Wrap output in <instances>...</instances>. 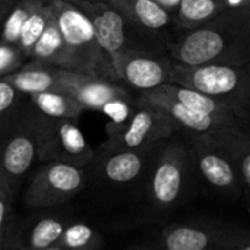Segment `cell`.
I'll use <instances>...</instances> for the list:
<instances>
[{
  "mask_svg": "<svg viewBox=\"0 0 250 250\" xmlns=\"http://www.w3.org/2000/svg\"><path fill=\"white\" fill-rule=\"evenodd\" d=\"M170 57L188 66L250 60V10L227 7L215 19L185 29L170 45Z\"/></svg>",
  "mask_w": 250,
  "mask_h": 250,
  "instance_id": "obj_1",
  "label": "cell"
},
{
  "mask_svg": "<svg viewBox=\"0 0 250 250\" xmlns=\"http://www.w3.org/2000/svg\"><path fill=\"white\" fill-rule=\"evenodd\" d=\"M64 44L63 69L119 81L110 56L100 45L89 18L72 0H51Z\"/></svg>",
  "mask_w": 250,
  "mask_h": 250,
  "instance_id": "obj_2",
  "label": "cell"
},
{
  "mask_svg": "<svg viewBox=\"0 0 250 250\" xmlns=\"http://www.w3.org/2000/svg\"><path fill=\"white\" fill-rule=\"evenodd\" d=\"M171 82L195 88L250 116V60L188 66L174 62Z\"/></svg>",
  "mask_w": 250,
  "mask_h": 250,
  "instance_id": "obj_3",
  "label": "cell"
},
{
  "mask_svg": "<svg viewBox=\"0 0 250 250\" xmlns=\"http://www.w3.org/2000/svg\"><path fill=\"white\" fill-rule=\"evenodd\" d=\"M28 114L35 133L40 161H63L85 167L94 158V152L78 127L76 120L50 117L32 105L28 107Z\"/></svg>",
  "mask_w": 250,
  "mask_h": 250,
  "instance_id": "obj_4",
  "label": "cell"
},
{
  "mask_svg": "<svg viewBox=\"0 0 250 250\" xmlns=\"http://www.w3.org/2000/svg\"><path fill=\"white\" fill-rule=\"evenodd\" d=\"M57 89L72 94L86 110L105 113L111 122L119 123L132 113V95L116 81L59 67Z\"/></svg>",
  "mask_w": 250,
  "mask_h": 250,
  "instance_id": "obj_5",
  "label": "cell"
},
{
  "mask_svg": "<svg viewBox=\"0 0 250 250\" xmlns=\"http://www.w3.org/2000/svg\"><path fill=\"white\" fill-rule=\"evenodd\" d=\"M37 160V141L26 107L7 120L0 132V177L12 196Z\"/></svg>",
  "mask_w": 250,
  "mask_h": 250,
  "instance_id": "obj_6",
  "label": "cell"
},
{
  "mask_svg": "<svg viewBox=\"0 0 250 250\" xmlns=\"http://www.w3.org/2000/svg\"><path fill=\"white\" fill-rule=\"evenodd\" d=\"M193 160L190 148L179 141L166 142L149 173V196L158 209H170L182 201Z\"/></svg>",
  "mask_w": 250,
  "mask_h": 250,
  "instance_id": "obj_7",
  "label": "cell"
},
{
  "mask_svg": "<svg viewBox=\"0 0 250 250\" xmlns=\"http://www.w3.org/2000/svg\"><path fill=\"white\" fill-rule=\"evenodd\" d=\"M176 129V125L163 111L146 104L135 103L127 119L108 125V141L104 148L105 151L145 148L167 141Z\"/></svg>",
  "mask_w": 250,
  "mask_h": 250,
  "instance_id": "obj_8",
  "label": "cell"
},
{
  "mask_svg": "<svg viewBox=\"0 0 250 250\" xmlns=\"http://www.w3.org/2000/svg\"><path fill=\"white\" fill-rule=\"evenodd\" d=\"M250 231L211 223H177L166 227L155 245L163 250H240Z\"/></svg>",
  "mask_w": 250,
  "mask_h": 250,
  "instance_id": "obj_9",
  "label": "cell"
},
{
  "mask_svg": "<svg viewBox=\"0 0 250 250\" xmlns=\"http://www.w3.org/2000/svg\"><path fill=\"white\" fill-rule=\"evenodd\" d=\"M85 180L82 167L63 161H47L32 176L23 201L29 208L54 207L78 195Z\"/></svg>",
  "mask_w": 250,
  "mask_h": 250,
  "instance_id": "obj_10",
  "label": "cell"
},
{
  "mask_svg": "<svg viewBox=\"0 0 250 250\" xmlns=\"http://www.w3.org/2000/svg\"><path fill=\"white\" fill-rule=\"evenodd\" d=\"M189 148L193 168L211 188L230 196L240 195L243 182L237 166L212 133L195 135Z\"/></svg>",
  "mask_w": 250,
  "mask_h": 250,
  "instance_id": "obj_11",
  "label": "cell"
},
{
  "mask_svg": "<svg viewBox=\"0 0 250 250\" xmlns=\"http://www.w3.org/2000/svg\"><path fill=\"white\" fill-rule=\"evenodd\" d=\"M138 104H146L151 105L164 114H167L171 122L176 125V127H180L189 133L195 135H209V133H218L227 129L233 127H242L246 123L230 120L224 117H215L209 116L201 111H196L193 108H189L188 105L182 104L171 95L166 94L163 89L152 88L148 91H142L138 100L135 101Z\"/></svg>",
  "mask_w": 250,
  "mask_h": 250,
  "instance_id": "obj_12",
  "label": "cell"
},
{
  "mask_svg": "<svg viewBox=\"0 0 250 250\" xmlns=\"http://www.w3.org/2000/svg\"><path fill=\"white\" fill-rule=\"evenodd\" d=\"M113 66L119 81L142 92L171 82L174 60L145 48H129L113 60Z\"/></svg>",
  "mask_w": 250,
  "mask_h": 250,
  "instance_id": "obj_13",
  "label": "cell"
},
{
  "mask_svg": "<svg viewBox=\"0 0 250 250\" xmlns=\"http://www.w3.org/2000/svg\"><path fill=\"white\" fill-rule=\"evenodd\" d=\"M92 22L100 45L110 56L111 62L129 48H142L130 44L127 26L130 22L108 1L72 0Z\"/></svg>",
  "mask_w": 250,
  "mask_h": 250,
  "instance_id": "obj_14",
  "label": "cell"
},
{
  "mask_svg": "<svg viewBox=\"0 0 250 250\" xmlns=\"http://www.w3.org/2000/svg\"><path fill=\"white\" fill-rule=\"evenodd\" d=\"M164 144L166 141H161L139 149L107 151V155L101 163V171L110 183L129 185L142 174L151 173Z\"/></svg>",
  "mask_w": 250,
  "mask_h": 250,
  "instance_id": "obj_15",
  "label": "cell"
},
{
  "mask_svg": "<svg viewBox=\"0 0 250 250\" xmlns=\"http://www.w3.org/2000/svg\"><path fill=\"white\" fill-rule=\"evenodd\" d=\"M158 88L163 89L166 94L171 95L173 98H176L177 101H180L182 104L188 105L189 108H193L196 111H201V113H205L209 116L237 120V122L248 125L246 117L236 107H233L231 104H229L220 98H215L209 94H205L195 88H189V86L174 83V82L160 85Z\"/></svg>",
  "mask_w": 250,
  "mask_h": 250,
  "instance_id": "obj_16",
  "label": "cell"
},
{
  "mask_svg": "<svg viewBox=\"0 0 250 250\" xmlns=\"http://www.w3.org/2000/svg\"><path fill=\"white\" fill-rule=\"evenodd\" d=\"M132 26L145 32H160L174 22V16L154 0H107Z\"/></svg>",
  "mask_w": 250,
  "mask_h": 250,
  "instance_id": "obj_17",
  "label": "cell"
},
{
  "mask_svg": "<svg viewBox=\"0 0 250 250\" xmlns=\"http://www.w3.org/2000/svg\"><path fill=\"white\" fill-rule=\"evenodd\" d=\"M3 78L9 81L19 92H22L23 95H29L34 92L57 89L59 67L32 60L31 63L22 64L19 69Z\"/></svg>",
  "mask_w": 250,
  "mask_h": 250,
  "instance_id": "obj_18",
  "label": "cell"
},
{
  "mask_svg": "<svg viewBox=\"0 0 250 250\" xmlns=\"http://www.w3.org/2000/svg\"><path fill=\"white\" fill-rule=\"evenodd\" d=\"M28 100L35 110L50 117L76 120L83 111H86L85 105L79 100L62 89L34 92L28 95Z\"/></svg>",
  "mask_w": 250,
  "mask_h": 250,
  "instance_id": "obj_19",
  "label": "cell"
},
{
  "mask_svg": "<svg viewBox=\"0 0 250 250\" xmlns=\"http://www.w3.org/2000/svg\"><path fill=\"white\" fill-rule=\"evenodd\" d=\"M227 7L229 0H182L174 13V23L182 31L193 29L215 19Z\"/></svg>",
  "mask_w": 250,
  "mask_h": 250,
  "instance_id": "obj_20",
  "label": "cell"
},
{
  "mask_svg": "<svg viewBox=\"0 0 250 250\" xmlns=\"http://www.w3.org/2000/svg\"><path fill=\"white\" fill-rule=\"evenodd\" d=\"M212 135L220 141V144L234 160L243 186L250 193V133L245 129V126H242Z\"/></svg>",
  "mask_w": 250,
  "mask_h": 250,
  "instance_id": "obj_21",
  "label": "cell"
},
{
  "mask_svg": "<svg viewBox=\"0 0 250 250\" xmlns=\"http://www.w3.org/2000/svg\"><path fill=\"white\" fill-rule=\"evenodd\" d=\"M28 57H31L34 62H38V63L63 67L64 44H63V37H62V32L59 29V25L54 16H51L47 28L40 35L37 42L32 45L31 51L28 53Z\"/></svg>",
  "mask_w": 250,
  "mask_h": 250,
  "instance_id": "obj_22",
  "label": "cell"
},
{
  "mask_svg": "<svg viewBox=\"0 0 250 250\" xmlns=\"http://www.w3.org/2000/svg\"><path fill=\"white\" fill-rule=\"evenodd\" d=\"M64 227V223L57 218L38 220L31 226L25 242L19 246L29 250H56Z\"/></svg>",
  "mask_w": 250,
  "mask_h": 250,
  "instance_id": "obj_23",
  "label": "cell"
},
{
  "mask_svg": "<svg viewBox=\"0 0 250 250\" xmlns=\"http://www.w3.org/2000/svg\"><path fill=\"white\" fill-rule=\"evenodd\" d=\"M103 246V237L92 227L83 223H73L64 227L56 250H98Z\"/></svg>",
  "mask_w": 250,
  "mask_h": 250,
  "instance_id": "obj_24",
  "label": "cell"
},
{
  "mask_svg": "<svg viewBox=\"0 0 250 250\" xmlns=\"http://www.w3.org/2000/svg\"><path fill=\"white\" fill-rule=\"evenodd\" d=\"M51 16H53L51 0H45L40 6H37L34 9V12L29 15V18L25 21L21 35H19L18 47L26 57H28V53L31 51L32 45L37 42L40 35L47 28Z\"/></svg>",
  "mask_w": 250,
  "mask_h": 250,
  "instance_id": "obj_25",
  "label": "cell"
},
{
  "mask_svg": "<svg viewBox=\"0 0 250 250\" xmlns=\"http://www.w3.org/2000/svg\"><path fill=\"white\" fill-rule=\"evenodd\" d=\"M45 0H16L13 1L7 16L3 21L1 29H0V40L9 44L18 45L19 35L22 31V26L25 21L29 18V15L34 12L37 6H40Z\"/></svg>",
  "mask_w": 250,
  "mask_h": 250,
  "instance_id": "obj_26",
  "label": "cell"
},
{
  "mask_svg": "<svg viewBox=\"0 0 250 250\" xmlns=\"http://www.w3.org/2000/svg\"><path fill=\"white\" fill-rule=\"evenodd\" d=\"M22 95L9 81L0 78V120L7 122L22 110Z\"/></svg>",
  "mask_w": 250,
  "mask_h": 250,
  "instance_id": "obj_27",
  "label": "cell"
},
{
  "mask_svg": "<svg viewBox=\"0 0 250 250\" xmlns=\"http://www.w3.org/2000/svg\"><path fill=\"white\" fill-rule=\"evenodd\" d=\"M25 57L26 56L19 50L18 45L0 40V78L19 69L23 64Z\"/></svg>",
  "mask_w": 250,
  "mask_h": 250,
  "instance_id": "obj_28",
  "label": "cell"
},
{
  "mask_svg": "<svg viewBox=\"0 0 250 250\" xmlns=\"http://www.w3.org/2000/svg\"><path fill=\"white\" fill-rule=\"evenodd\" d=\"M12 193L7 189L6 183L0 177V249L7 248V223H9V209H10Z\"/></svg>",
  "mask_w": 250,
  "mask_h": 250,
  "instance_id": "obj_29",
  "label": "cell"
},
{
  "mask_svg": "<svg viewBox=\"0 0 250 250\" xmlns=\"http://www.w3.org/2000/svg\"><path fill=\"white\" fill-rule=\"evenodd\" d=\"M154 1H157L161 7H164L167 12H170L174 16V13H176V10H177L182 0H154Z\"/></svg>",
  "mask_w": 250,
  "mask_h": 250,
  "instance_id": "obj_30",
  "label": "cell"
},
{
  "mask_svg": "<svg viewBox=\"0 0 250 250\" xmlns=\"http://www.w3.org/2000/svg\"><path fill=\"white\" fill-rule=\"evenodd\" d=\"M12 4H13V1L0 3V28H1V25H3V21H4V18L7 16V13H9V10H10Z\"/></svg>",
  "mask_w": 250,
  "mask_h": 250,
  "instance_id": "obj_31",
  "label": "cell"
},
{
  "mask_svg": "<svg viewBox=\"0 0 250 250\" xmlns=\"http://www.w3.org/2000/svg\"><path fill=\"white\" fill-rule=\"evenodd\" d=\"M10 120V119H9ZM6 125V122H3V120H0V132H1V129H3V126Z\"/></svg>",
  "mask_w": 250,
  "mask_h": 250,
  "instance_id": "obj_32",
  "label": "cell"
},
{
  "mask_svg": "<svg viewBox=\"0 0 250 250\" xmlns=\"http://www.w3.org/2000/svg\"><path fill=\"white\" fill-rule=\"evenodd\" d=\"M82 1H107V0H82Z\"/></svg>",
  "mask_w": 250,
  "mask_h": 250,
  "instance_id": "obj_33",
  "label": "cell"
},
{
  "mask_svg": "<svg viewBox=\"0 0 250 250\" xmlns=\"http://www.w3.org/2000/svg\"><path fill=\"white\" fill-rule=\"evenodd\" d=\"M6 1H16V0H0V3H6Z\"/></svg>",
  "mask_w": 250,
  "mask_h": 250,
  "instance_id": "obj_34",
  "label": "cell"
},
{
  "mask_svg": "<svg viewBox=\"0 0 250 250\" xmlns=\"http://www.w3.org/2000/svg\"><path fill=\"white\" fill-rule=\"evenodd\" d=\"M246 4H248V9L250 10V0H246Z\"/></svg>",
  "mask_w": 250,
  "mask_h": 250,
  "instance_id": "obj_35",
  "label": "cell"
},
{
  "mask_svg": "<svg viewBox=\"0 0 250 250\" xmlns=\"http://www.w3.org/2000/svg\"><path fill=\"white\" fill-rule=\"evenodd\" d=\"M249 123H250V116H249Z\"/></svg>",
  "mask_w": 250,
  "mask_h": 250,
  "instance_id": "obj_36",
  "label": "cell"
}]
</instances>
